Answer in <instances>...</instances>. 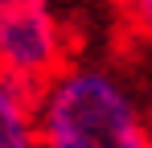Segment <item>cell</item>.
<instances>
[{"instance_id":"obj_4","label":"cell","mask_w":152,"mask_h":148,"mask_svg":"<svg viewBox=\"0 0 152 148\" xmlns=\"http://www.w3.org/2000/svg\"><path fill=\"white\" fill-rule=\"evenodd\" d=\"M132 29H140L144 37H152V0H124Z\"/></svg>"},{"instance_id":"obj_5","label":"cell","mask_w":152,"mask_h":148,"mask_svg":"<svg viewBox=\"0 0 152 148\" xmlns=\"http://www.w3.org/2000/svg\"><path fill=\"white\" fill-rule=\"evenodd\" d=\"M148 132H152V119H148Z\"/></svg>"},{"instance_id":"obj_1","label":"cell","mask_w":152,"mask_h":148,"mask_svg":"<svg viewBox=\"0 0 152 148\" xmlns=\"http://www.w3.org/2000/svg\"><path fill=\"white\" fill-rule=\"evenodd\" d=\"M41 148H152L148 119L111 70H62L37 95Z\"/></svg>"},{"instance_id":"obj_3","label":"cell","mask_w":152,"mask_h":148,"mask_svg":"<svg viewBox=\"0 0 152 148\" xmlns=\"http://www.w3.org/2000/svg\"><path fill=\"white\" fill-rule=\"evenodd\" d=\"M0 148H41L37 99L0 74Z\"/></svg>"},{"instance_id":"obj_2","label":"cell","mask_w":152,"mask_h":148,"mask_svg":"<svg viewBox=\"0 0 152 148\" xmlns=\"http://www.w3.org/2000/svg\"><path fill=\"white\" fill-rule=\"evenodd\" d=\"M66 37L45 0H0V74L41 95L62 74Z\"/></svg>"}]
</instances>
